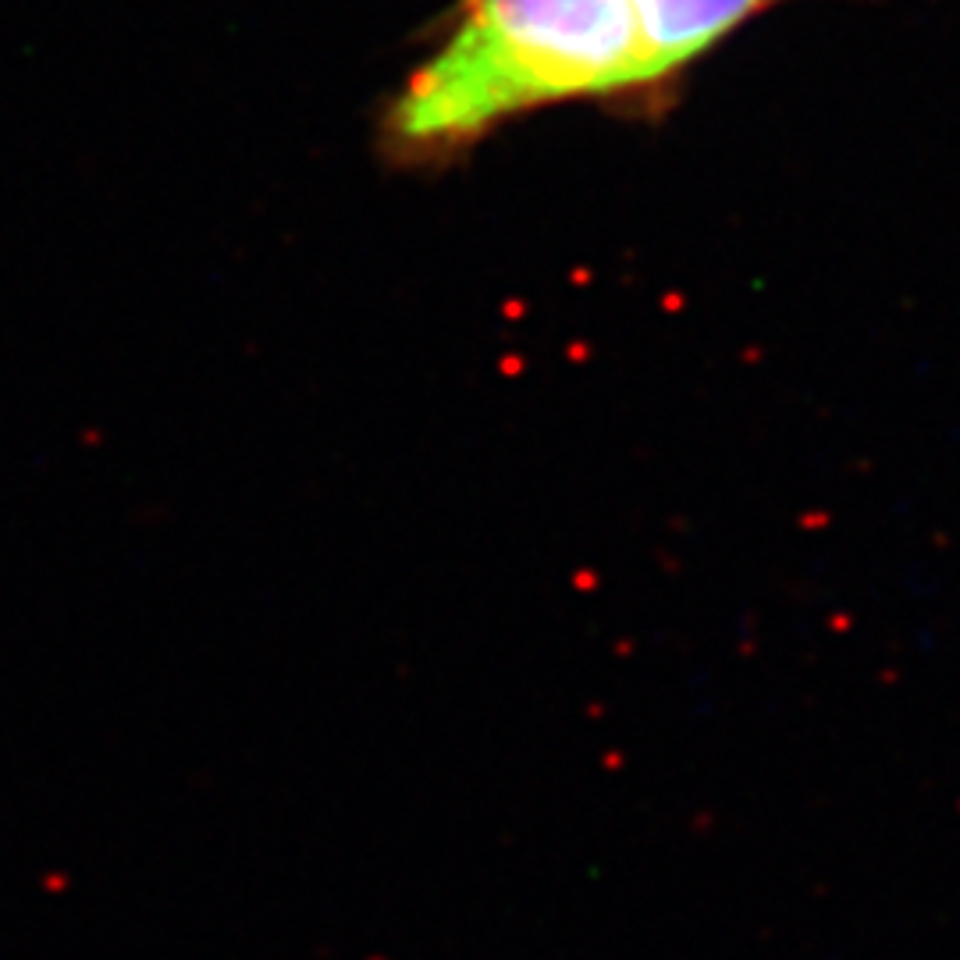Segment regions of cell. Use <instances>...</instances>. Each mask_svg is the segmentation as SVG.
Instances as JSON below:
<instances>
[{
    "label": "cell",
    "instance_id": "6da1fadb",
    "mask_svg": "<svg viewBox=\"0 0 960 960\" xmlns=\"http://www.w3.org/2000/svg\"><path fill=\"white\" fill-rule=\"evenodd\" d=\"M576 100L630 114L669 104L630 0H459L384 100L377 150L392 168H448L509 121Z\"/></svg>",
    "mask_w": 960,
    "mask_h": 960
},
{
    "label": "cell",
    "instance_id": "7a4b0ae2",
    "mask_svg": "<svg viewBox=\"0 0 960 960\" xmlns=\"http://www.w3.org/2000/svg\"><path fill=\"white\" fill-rule=\"evenodd\" d=\"M658 82L676 93L683 75L765 11L790 0H630Z\"/></svg>",
    "mask_w": 960,
    "mask_h": 960
}]
</instances>
